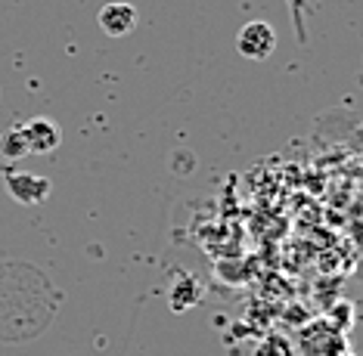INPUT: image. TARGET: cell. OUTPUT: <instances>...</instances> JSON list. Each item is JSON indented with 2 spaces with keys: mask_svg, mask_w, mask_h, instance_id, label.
Here are the masks:
<instances>
[{
  "mask_svg": "<svg viewBox=\"0 0 363 356\" xmlns=\"http://www.w3.org/2000/svg\"><path fill=\"white\" fill-rule=\"evenodd\" d=\"M286 6H289V16H292V25H295V38L301 40H308V25H304V19L313 13V4L311 0H286Z\"/></svg>",
  "mask_w": 363,
  "mask_h": 356,
  "instance_id": "cell-7",
  "label": "cell"
},
{
  "mask_svg": "<svg viewBox=\"0 0 363 356\" xmlns=\"http://www.w3.org/2000/svg\"><path fill=\"white\" fill-rule=\"evenodd\" d=\"M258 356H295V347L289 344L283 335H270V338H264V344L258 347Z\"/></svg>",
  "mask_w": 363,
  "mask_h": 356,
  "instance_id": "cell-8",
  "label": "cell"
},
{
  "mask_svg": "<svg viewBox=\"0 0 363 356\" xmlns=\"http://www.w3.org/2000/svg\"><path fill=\"white\" fill-rule=\"evenodd\" d=\"M4 171V186L19 205H40L50 198V180L40 177V173L28 171H10L6 164H0Z\"/></svg>",
  "mask_w": 363,
  "mask_h": 356,
  "instance_id": "cell-2",
  "label": "cell"
},
{
  "mask_svg": "<svg viewBox=\"0 0 363 356\" xmlns=\"http://www.w3.org/2000/svg\"><path fill=\"white\" fill-rule=\"evenodd\" d=\"M28 155V143H26V134H22V124H13L10 130H4L0 137V164L4 161H19Z\"/></svg>",
  "mask_w": 363,
  "mask_h": 356,
  "instance_id": "cell-6",
  "label": "cell"
},
{
  "mask_svg": "<svg viewBox=\"0 0 363 356\" xmlns=\"http://www.w3.org/2000/svg\"><path fill=\"white\" fill-rule=\"evenodd\" d=\"M301 356H348V341L345 332L335 326H329L326 319L308 322L298 332V350Z\"/></svg>",
  "mask_w": 363,
  "mask_h": 356,
  "instance_id": "cell-1",
  "label": "cell"
},
{
  "mask_svg": "<svg viewBox=\"0 0 363 356\" xmlns=\"http://www.w3.org/2000/svg\"><path fill=\"white\" fill-rule=\"evenodd\" d=\"M22 134H26V143H28V155H44V152H53L60 146V127L50 121V118H31L22 124Z\"/></svg>",
  "mask_w": 363,
  "mask_h": 356,
  "instance_id": "cell-4",
  "label": "cell"
},
{
  "mask_svg": "<svg viewBox=\"0 0 363 356\" xmlns=\"http://www.w3.org/2000/svg\"><path fill=\"white\" fill-rule=\"evenodd\" d=\"M100 28L109 38H125L137 28V10L130 4H106L100 10Z\"/></svg>",
  "mask_w": 363,
  "mask_h": 356,
  "instance_id": "cell-5",
  "label": "cell"
},
{
  "mask_svg": "<svg viewBox=\"0 0 363 356\" xmlns=\"http://www.w3.org/2000/svg\"><path fill=\"white\" fill-rule=\"evenodd\" d=\"M236 50L245 56V59H255V62L270 59V56H274V50H277L274 25L261 22V19L242 25V28H239V35H236Z\"/></svg>",
  "mask_w": 363,
  "mask_h": 356,
  "instance_id": "cell-3",
  "label": "cell"
}]
</instances>
